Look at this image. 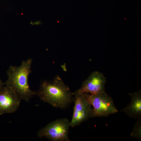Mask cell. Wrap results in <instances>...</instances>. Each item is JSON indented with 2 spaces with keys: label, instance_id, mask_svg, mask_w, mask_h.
I'll return each mask as SVG.
<instances>
[{
  "label": "cell",
  "instance_id": "obj_8",
  "mask_svg": "<svg viewBox=\"0 0 141 141\" xmlns=\"http://www.w3.org/2000/svg\"><path fill=\"white\" fill-rule=\"evenodd\" d=\"M129 94L131 97V102L121 111L132 118L140 117L141 115V90Z\"/></svg>",
  "mask_w": 141,
  "mask_h": 141
},
{
  "label": "cell",
  "instance_id": "obj_1",
  "mask_svg": "<svg viewBox=\"0 0 141 141\" xmlns=\"http://www.w3.org/2000/svg\"><path fill=\"white\" fill-rule=\"evenodd\" d=\"M36 92L43 102L61 109L68 107L74 101L73 93L58 75L51 81H43Z\"/></svg>",
  "mask_w": 141,
  "mask_h": 141
},
{
  "label": "cell",
  "instance_id": "obj_10",
  "mask_svg": "<svg viewBox=\"0 0 141 141\" xmlns=\"http://www.w3.org/2000/svg\"><path fill=\"white\" fill-rule=\"evenodd\" d=\"M4 85V83H3L2 80L0 79V90Z\"/></svg>",
  "mask_w": 141,
  "mask_h": 141
},
{
  "label": "cell",
  "instance_id": "obj_6",
  "mask_svg": "<svg viewBox=\"0 0 141 141\" xmlns=\"http://www.w3.org/2000/svg\"><path fill=\"white\" fill-rule=\"evenodd\" d=\"M21 101L13 91L4 85L0 90V115L15 112Z\"/></svg>",
  "mask_w": 141,
  "mask_h": 141
},
{
  "label": "cell",
  "instance_id": "obj_2",
  "mask_svg": "<svg viewBox=\"0 0 141 141\" xmlns=\"http://www.w3.org/2000/svg\"><path fill=\"white\" fill-rule=\"evenodd\" d=\"M33 60L31 58L22 61L18 66L11 65L7 73V79L4 85L13 91L21 100L28 102L36 95L32 90L28 84V79L32 72Z\"/></svg>",
  "mask_w": 141,
  "mask_h": 141
},
{
  "label": "cell",
  "instance_id": "obj_4",
  "mask_svg": "<svg viewBox=\"0 0 141 141\" xmlns=\"http://www.w3.org/2000/svg\"><path fill=\"white\" fill-rule=\"evenodd\" d=\"M70 127V122L67 119H57L39 130L37 135L51 141H70L68 137Z\"/></svg>",
  "mask_w": 141,
  "mask_h": 141
},
{
  "label": "cell",
  "instance_id": "obj_7",
  "mask_svg": "<svg viewBox=\"0 0 141 141\" xmlns=\"http://www.w3.org/2000/svg\"><path fill=\"white\" fill-rule=\"evenodd\" d=\"M106 82V78L102 73L95 71L83 82L80 88L76 91L83 94L92 95L105 92Z\"/></svg>",
  "mask_w": 141,
  "mask_h": 141
},
{
  "label": "cell",
  "instance_id": "obj_3",
  "mask_svg": "<svg viewBox=\"0 0 141 141\" xmlns=\"http://www.w3.org/2000/svg\"><path fill=\"white\" fill-rule=\"evenodd\" d=\"M83 94L92 106V117L107 116L118 112L112 99L105 91Z\"/></svg>",
  "mask_w": 141,
  "mask_h": 141
},
{
  "label": "cell",
  "instance_id": "obj_5",
  "mask_svg": "<svg viewBox=\"0 0 141 141\" xmlns=\"http://www.w3.org/2000/svg\"><path fill=\"white\" fill-rule=\"evenodd\" d=\"M74 106L70 126L73 127L92 117V108L83 93L76 91L73 93Z\"/></svg>",
  "mask_w": 141,
  "mask_h": 141
},
{
  "label": "cell",
  "instance_id": "obj_9",
  "mask_svg": "<svg viewBox=\"0 0 141 141\" xmlns=\"http://www.w3.org/2000/svg\"><path fill=\"white\" fill-rule=\"evenodd\" d=\"M132 137L140 140L141 138V119L140 117L136 122L130 134Z\"/></svg>",
  "mask_w": 141,
  "mask_h": 141
}]
</instances>
